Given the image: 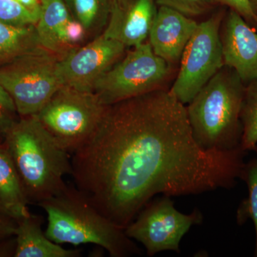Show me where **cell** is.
<instances>
[{
	"instance_id": "8fae6325",
	"label": "cell",
	"mask_w": 257,
	"mask_h": 257,
	"mask_svg": "<svg viewBox=\"0 0 257 257\" xmlns=\"http://www.w3.org/2000/svg\"><path fill=\"white\" fill-rule=\"evenodd\" d=\"M220 37L224 65L234 69L243 83L257 79V33L234 10L221 23Z\"/></svg>"
},
{
	"instance_id": "4316f807",
	"label": "cell",
	"mask_w": 257,
	"mask_h": 257,
	"mask_svg": "<svg viewBox=\"0 0 257 257\" xmlns=\"http://www.w3.org/2000/svg\"><path fill=\"white\" fill-rule=\"evenodd\" d=\"M250 1H251L253 11H254L255 14L257 15V0H250Z\"/></svg>"
},
{
	"instance_id": "5bb4252c",
	"label": "cell",
	"mask_w": 257,
	"mask_h": 257,
	"mask_svg": "<svg viewBox=\"0 0 257 257\" xmlns=\"http://www.w3.org/2000/svg\"><path fill=\"white\" fill-rule=\"evenodd\" d=\"M43 216L30 213L16 222V257H79L78 249H66L49 239L42 231Z\"/></svg>"
},
{
	"instance_id": "30bf717a",
	"label": "cell",
	"mask_w": 257,
	"mask_h": 257,
	"mask_svg": "<svg viewBox=\"0 0 257 257\" xmlns=\"http://www.w3.org/2000/svg\"><path fill=\"white\" fill-rule=\"evenodd\" d=\"M121 42L101 34L92 42L61 57L59 72L63 85L93 92L94 84L124 53Z\"/></svg>"
},
{
	"instance_id": "9a60e30c",
	"label": "cell",
	"mask_w": 257,
	"mask_h": 257,
	"mask_svg": "<svg viewBox=\"0 0 257 257\" xmlns=\"http://www.w3.org/2000/svg\"><path fill=\"white\" fill-rule=\"evenodd\" d=\"M41 13L35 25L42 47L63 57L72 49L67 41V25L72 20L64 0H40Z\"/></svg>"
},
{
	"instance_id": "ba28073f",
	"label": "cell",
	"mask_w": 257,
	"mask_h": 257,
	"mask_svg": "<svg viewBox=\"0 0 257 257\" xmlns=\"http://www.w3.org/2000/svg\"><path fill=\"white\" fill-rule=\"evenodd\" d=\"M221 21L219 15L198 24L184 49L178 75L170 90L184 105L224 66Z\"/></svg>"
},
{
	"instance_id": "d4e9b609",
	"label": "cell",
	"mask_w": 257,
	"mask_h": 257,
	"mask_svg": "<svg viewBox=\"0 0 257 257\" xmlns=\"http://www.w3.org/2000/svg\"><path fill=\"white\" fill-rule=\"evenodd\" d=\"M16 222L9 219L0 218V241L15 236Z\"/></svg>"
},
{
	"instance_id": "5b68a950",
	"label": "cell",
	"mask_w": 257,
	"mask_h": 257,
	"mask_svg": "<svg viewBox=\"0 0 257 257\" xmlns=\"http://www.w3.org/2000/svg\"><path fill=\"white\" fill-rule=\"evenodd\" d=\"M108 106L94 92L63 85L35 115L55 143L71 155L95 133Z\"/></svg>"
},
{
	"instance_id": "484cf974",
	"label": "cell",
	"mask_w": 257,
	"mask_h": 257,
	"mask_svg": "<svg viewBox=\"0 0 257 257\" xmlns=\"http://www.w3.org/2000/svg\"><path fill=\"white\" fill-rule=\"evenodd\" d=\"M34 15L40 18L41 13V2L40 0H15Z\"/></svg>"
},
{
	"instance_id": "ac0fdd59",
	"label": "cell",
	"mask_w": 257,
	"mask_h": 257,
	"mask_svg": "<svg viewBox=\"0 0 257 257\" xmlns=\"http://www.w3.org/2000/svg\"><path fill=\"white\" fill-rule=\"evenodd\" d=\"M72 18L79 22L86 31L92 32L105 25L109 18L106 0H64Z\"/></svg>"
},
{
	"instance_id": "52a82bcc",
	"label": "cell",
	"mask_w": 257,
	"mask_h": 257,
	"mask_svg": "<svg viewBox=\"0 0 257 257\" xmlns=\"http://www.w3.org/2000/svg\"><path fill=\"white\" fill-rule=\"evenodd\" d=\"M169 72L168 62L145 42L106 71L96 81L93 92L104 104L111 105L160 89Z\"/></svg>"
},
{
	"instance_id": "e0dca14e",
	"label": "cell",
	"mask_w": 257,
	"mask_h": 257,
	"mask_svg": "<svg viewBox=\"0 0 257 257\" xmlns=\"http://www.w3.org/2000/svg\"><path fill=\"white\" fill-rule=\"evenodd\" d=\"M39 47L35 25L15 27L0 22V65Z\"/></svg>"
},
{
	"instance_id": "603a6c76",
	"label": "cell",
	"mask_w": 257,
	"mask_h": 257,
	"mask_svg": "<svg viewBox=\"0 0 257 257\" xmlns=\"http://www.w3.org/2000/svg\"><path fill=\"white\" fill-rule=\"evenodd\" d=\"M158 4L169 7L188 17L204 13L216 0H157Z\"/></svg>"
},
{
	"instance_id": "7c38bea8",
	"label": "cell",
	"mask_w": 257,
	"mask_h": 257,
	"mask_svg": "<svg viewBox=\"0 0 257 257\" xmlns=\"http://www.w3.org/2000/svg\"><path fill=\"white\" fill-rule=\"evenodd\" d=\"M157 12L155 0H114L103 34L126 47L138 46L148 39Z\"/></svg>"
},
{
	"instance_id": "d6986e66",
	"label": "cell",
	"mask_w": 257,
	"mask_h": 257,
	"mask_svg": "<svg viewBox=\"0 0 257 257\" xmlns=\"http://www.w3.org/2000/svg\"><path fill=\"white\" fill-rule=\"evenodd\" d=\"M241 121L243 133L241 148L243 151L254 150L257 145V79L245 88Z\"/></svg>"
},
{
	"instance_id": "ffe728a7",
	"label": "cell",
	"mask_w": 257,
	"mask_h": 257,
	"mask_svg": "<svg viewBox=\"0 0 257 257\" xmlns=\"http://www.w3.org/2000/svg\"><path fill=\"white\" fill-rule=\"evenodd\" d=\"M248 187V197L241 203L238 209L237 221L243 224L251 218L256 231V246L254 256L257 257V159H253L246 163L242 177Z\"/></svg>"
},
{
	"instance_id": "7a4b0ae2",
	"label": "cell",
	"mask_w": 257,
	"mask_h": 257,
	"mask_svg": "<svg viewBox=\"0 0 257 257\" xmlns=\"http://www.w3.org/2000/svg\"><path fill=\"white\" fill-rule=\"evenodd\" d=\"M5 138L29 202L38 204L67 187L64 177L72 175V157L55 143L36 115L18 120Z\"/></svg>"
},
{
	"instance_id": "2e32d148",
	"label": "cell",
	"mask_w": 257,
	"mask_h": 257,
	"mask_svg": "<svg viewBox=\"0 0 257 257\" xmlns=\"http://www.w3.org/2000/svg\"><path fill=\"white\" fill-rule=\"evenodd\" d=\"M21 180L5 145H0V218L17 222L30 214Z\"/></svg>"
},
{
	"instance_id": "6da1fadb",
	"label": "cell",
	"mask_w": 257,
	"mask_h": 257,
	"mask_svg": "<svg viewBox=\"0 0 257 257\" xmlns=\"http://www.w3.org/2000/svg\"><path fill=\"white\" fill-rule=\"evenodd\" d=\"M246 152L202 148L186 106L158 89L108 106L95 133L72 154L71 175L98 211L125 229L157 194L232 188Z\"/></svg>"
},
{
	"instance_id": "7402d4cb",
	"label": "cell",
	"mask_w": 257,
	"mask_h": 257,
	"mask_svg": "<svg viewBox=\"0 0 257 257\" xmlns=\"http://www.w3.org/2000/svg\"><path fill=\"white\" fill-rule=\"evenodd\" d=\"M16 105L8 91L0 84V135H5L18 121Z\"/></svg>"
},
{
	"instance_id": "cb8c5ba5",
	"label": "cell",
	"mask_w": 257,
	"mask_h": 257,
	"mask_svg": "<svg viewBox=\"0 0 257 257\" xmlns=\"http://www.w3.org/2000/svg\"><path fill=\"white\" fill-rule=\"evenodd\" d=\"M222 5L234 10L245 20L250 26L257 25V15L253 11L250 0H216Z\"/></svg>"
},
{
	"instance_id": "44dd1931",
	"label": "cell",
	"mask_w": 257,
	"mask_h": 257,
	"mask_svg": "<svg viewBox=\"0 0 257 257\" xmlns=\"http://www.w3.org/2000/svg\"><path fill=\"white\" fill-rule=\"evenodd\" d=\"M39 18L15 0H0V22L15 27L36 25Z\"/></svg>"
},
{
	"instance_id": "9c48e42d",
	"label": "cell",
	"mask_w": 257,
	"mask_h": 257,
	"mask_svg": "<svg viewBox=\"0 0 257 257\" xmlns=\"http://www.w3.org/2000/svg\"><path fill=\"white\" fill-rule=\"evenodd\" d=\"M202 220L199 211L184 214L175 209L174 203L166 197L147 204L136 220L124 229L130 239L144 245L149 256L162 251H179V243L194 224Z\"/></svg>"
},
{
	"instance_id": "83f0119b",
	"label": "cell",
	"mask_w": 257,
	"mask_h": 257,
	"mask_svg": "<svg viewBox=\"0 0 257 257\" xmlns=\"http://www.w3.org/2000/svg\"><path fill=\"white\" fill-rule=\"evenodd\" d=\"M256 150V152H257V145L256 146V148H255V150Z\"/></svg>"
},
{
	"instance_id": "3957f363",
	"label": "cell",
	"mask_w": 257,
	"mask_h": 257,
	"mask_svg": "<svg viewBox=\"0 0 257 257\" xmlns=\"http://www.w3.org/2000/svg\"><path fill=\"white\" fill-rule=\"evenodd\" d=\"M37 205L46 211L45 234L54 242L75 246L92 243L112 257L140 253L124 229L101 214L74 186L67 185L59 194Z\"/></svg>"
},
{
	"instance_id": "277c9868",
	"label": "cell",
	"mask_w": 257,
	"mask_h": 257,
	"mask_svg": "<svg viewBox=\"0 0 257 257\" xmlns=\"http://www.w3.org/2000/svg\"><path fill=\"white\" fill-rule=\"evenodd\" d=\"M244 84L234 69L224 65L186 106L193 136L202 148L241 147Z\"/></svg>"
},
{
	"instance_id": "4fadbf2b",
	"label": "cell",
	"mask_w": 257,
	"mask_h": 257,
	"mask_svg": "<svg viewBox=\"0 0 257 257\" xmlns=\"http://www.w3.org/2000/svg\"><path fill=\"white\" fill-rule=\"evenodd\" d=\"M197 26L190 17L160 5L149 34V43L157 56L169 64L175 63L182 58Z\"/></svg>"
},
{
	"instance_id": "8992f818",
	"label": "cell",
	"mask_w": 257,
	"mask_h": 257,
	"mask_svg": "<svg viewBox=\"0 0 257 257\" xmlns=\"http://www.w3.org/2000/svg\"><path fill=\"white\" fill-rule=\"evenodd\" d=\"M62 57L39 47L0 65V84L21 116L37 114L62 86Z\"/></svg>"
}]
</instances>
